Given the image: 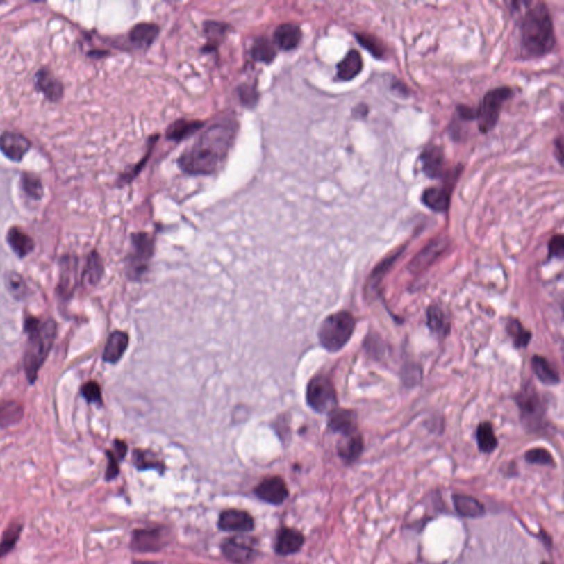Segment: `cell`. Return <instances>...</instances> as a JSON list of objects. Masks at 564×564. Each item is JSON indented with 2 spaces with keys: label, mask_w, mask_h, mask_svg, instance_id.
Here are the masks:
<instances>
[{
  "label": "cell",
  "mask_w": 564,
  "mask_h": 564,
  "mask_svg": "<svg viewBox=\"0 0 564 564\" xmlns=\"http://www.w3.org/2000/svg\"><path fill=\"white\" fill-rule=\"evenodd\" d=\"M128 344H129V338L125 332L116 331V332L112 333L105 346L103 360L110 364L117 363L125 354Z\"/></svg>",
  "instance_id": "21"
},
{
  "label": "cell",
  "mask_w": 564,
  "mask_h": 564,
  "mask_svg": "<svg viewBox=\"0 0 564 564\" xmlns=\"http://www.w3.org/2000/svg\"><path fill=\"white\" fill-rule=\"evenodd\" d=\"M255 492L263 501L278 505L285 501L289 490L283 479L274 476L264 479L257 486Z\"/></svg>",
  "instance_id": "13"
},
{
  "label": "cell",
  "mask_w": 564,
  "mask_h": 564,
  "mask_svg": "<svg viewBox=\"0 0 564 564\" xmlns=\"http://www.w3.org/2000/svg\"><path fill=\"white\" fill-rule=\"evenodd\" d=\"M364 106H365V105H358V107H356V110H358V112H360V113H358V114H356V115H360V116H366V115H367V112H363V110H362L363 107H364ZM356 115H355V116H356Z\"/></svg>",
  "instance_id": "48"
},
{
  "label": "cell",
  "mask_w": 564,
  "mask_h": 564,
  "mask_svg": "<svg viewBox=\"0 0 564 564\" xmlns=\"http://www.w3.org/2000/svg\"><path fill=\"white\" fill-rule=\"evenodd\" d=\"M426 317H428V326L433 332L437 334L440 338H445L450 332V322L447 320L443 310L440 308L437 304H432L429 306L428 311H426Z\"/></svg>",
  "instance_id": "29"
},
{
  "label": "cell",
  "mask_w": 564,
  "mask_h": 564,
  "mask_svg": "<svg viewBox=\"0 0 564 564\" xmlns=\"http://www.w3.org/2000/svg\"><path fill=\"white\" fill-rule=\"evenodd\" d=\"M24 329L28 334L27 349L24 358V370L28 381L33 383L53 345L56 324L52 319L42 322L39 319L30 317L24 322Z\"/></svg>",
  "instance_id": "3"
},
{
  "label": "cell",
  "mask_w": 564,
  "mask_h": 564,
  "mask_svg": "<svg viewBox=\"0 0 564 564\" xmlns=\"http://www.w3.org/2000/svg\"><path fill=\"white\" fill-rule=\"evenodd\" d=\"M516 402L520 410V419L522 423L530 430H537L546 415V407L535 387L531 383H528L527 386L519 392Z\"/></svg>",
  "instance_id": "7"
},
{
  "label": "cell",
  "mask_w": 564,
  "mask_h": 564,
  "mask_svg": "<svg viewBox=\"0 0 564 564\" xmlns=\"http://www.w3.org/2000/svg\"><path fill=\"white\" fill-rule=\"evenodd\" d=\"M74 261L72 259L67 260V265H64L63 270H62L61 277V292L63 296L69 297L72 295L73 289H74L75 283V269L76 267L73 266Z\"/></svg>",
  "instance_id": "39"
},
{
  "label": "cell",
  "mask_w": 564,
  "mask_h": 564,
  "mask_svg": "<svg viewBox=\"0 0 564 564\" xmlns=\"http://www.w3.org/2000/svg\"><path fill=\"white\" fill-rule=\"evenodd\" d=\"M160 29L157 24L150 22H141L131 28L128 33V39L131 44L139 49H146L155 42Z\"/></svg>",
  "instance_id": "19"
},
{
  "label": "cell",
  "mask_w": 564,
  "mask_h": 564,
  "mask_svg": "<svg viewBox=\"0 0 564 564\" xmlns=\"http://www.w3.org/2000/svg\"><path fill=\"white\" fill-rule=\"evenodd\" d=\"M37 86L50 101H59L63 95V85L48 69H42L35 75Z\"/></svg>",
  "instance_id": "22"
},
{
  "label": "cell",
  "mask_w": 564,
  "mask_h": 564,
  "mask_svg": "<svg viewBox=\"0 0 564 564\" xmlns=\"http://www.w3.org/2000/svg\"><path fill=\"white\" fill-rule=\"evenodd\" d=\"M82 396L85 398L86 401L93 402V404H101V388L99 383L95 381H88L82 387Z\"/></svg>",
  "instance_id": "43"
},
{
  "label": "cell",
  "mask_w": 564,
  "mask_h": 564,
  "mask_svg": "<svg viewBox=\"0 0 564 564\" xmlns=\"http://www.w3.org/2000/svg\"><path fill=\"white\" fill-rule=\"evenodd\" d=\"M364 62L360 52L357 50H349L336 67L338 69L336 78L344 82L354 80L357 75L362 72Z\"/></svg>",
  "instance_id": "20"
},
{
  "label": "cell",
  "mask_w": 564,
  "mask_h": 564,
  "mask_svg": "<svg viewBox=\"0 0 564 564\" xmlns=\"http://www.w3.org/2000/svg\"><path fill=\"white\" fill-rule=\"evenodd\" d=\"M329 428L343 436L355 433L357 430V415L353 410L334 409L330 413Z\"/></svg>",
  "instance_id": "16"
},
{
  "label": "cell",
  "mask_w": 564,
  "mask_h": 564,
  "mask_svg": "<svg viewBox=\"0 0 564 564\" xmlns=\"http://www.w3.org/2000/svg\"><path fill=\"white\" fill-rule=\"evenodd\" d=\"M107 456H108V467H107L106 479H113L117 476L118 472H119L118 461L120 458L114 452H107Z\"/></svg>",
  "instance_id": "45"
},
{
  "label": "cell",
  "mask_w": 564,
  "mask_h": 564,
  "mask_svg": "<svg viewBox=\"0 0 564 564\" xmlns=\"http://www.w3.org/2000/svg\"><path fill=\"white\" fill-rule=\"evenodd\" d=\"M453 182L439 185V187H430L424 190L421 197V201L426 208L438 212L445 213L450 208L451 194H452Z\"/></svg>",
  "instance_id": "12"
},
{
  "label": "cell",
  "mask_w": 564,
  "mask_h": 564,
  "mask_svg": "<svg viewBox=\"0 0 564 564\" xmlns=\"http://www.w3.org/2000/svg\"><path fill=\"white\" fill-rule=\"evenodd\" d=\"M356 39L360 46L366 49L372 56H375L376 59H383L386 56V48L375 35L362 32L356 33Z\"/></svg>",
  "instance_id": "35"
},
{
  "label": "cell",
  "mask_w": 564,
  "mask_h": 564,
  "mask_svg": "<svg viewBox=\"0 0 564 564\" xmlns=\"http://www.w3.org/2000/svg\"><path fill=\"white\" fill-rule=\"evenodd\" d=\"M306 401L319 413H330L336 409L338 396L332 381L322 375L312 378L306 388Z\"/></svg>",
  "instance_id": "6"
},
{
  "label": "cell",
  "mask_w": 564,
  "mask_h": 564,
  "mask_svg": "<svg viewBox=\"0 0 564 564\" xmlns=\"http://www.w3.org/2000/svg\"><path fill=\"white\" fill-rule=\"evenodd\" d=\"M513 95L511 88H497L487 92L479 103V110H476V117L479 129L481 133H487L495 127L499 119L501 108L506 101Z\"/></svg>",
  "instance_id": "5"
},
{
  "label": "cell",
  "mask_w": 564,
  "mask_h": 564,
  "mask_svg": "<svg viewBox=\"0 0 564 564\" xmlns=\"http://www.w3.org/2000/svg\"><path fill=\"white\" fill-rule=\"evenodd\" d=\"M302 40V31L298 24H282L274 30V46L282 51L295 50Z\"/></svg>",
  "instance_id": "17"
},
{
  "label": "cell",
  "mask_w": 564,
  "mask_h": 564,
  "mask_svg": "<svg viewBox=\"0 0 564 564\" xmlns=\"http://www.w3.org/2000/svg\"><path fill=\"white\" fill-rule=\"evenodd\" d=\"M204 126L203 122L200 120L179 119L169 126L165 131V137L169 140L179 141L189 138L193 133L200 131Z\"/></svg>",
  "instance_id": "25"
},
{
  "label": "cell",
  "mask_w": 564,
  "mask_h": 564,
  "mask_svg": "<svg viewBox=\"0 0 564 564\" xmlns=\"http://www.w3.org/2000/svg\"><path fill=\"white\" fill-rule=\"evenodd\" d=\"M255 522L253 517L246 511L238 509H229L224 511L219 517V527L225 531L235 533H247L253 530Z\"/></svg>",
  "instance_id": "14"
},
{
  "label": "cell",
  "mask_w": 564,
  "mask_h": 564,
  "mask_svg": "<svg viewBox=\"0 0 564 564\" xmlns=\"http://www.w3.org/2000/svg\"><path fill=\"white\" fill-rule=\"evenodd\" d=\"M22 524H11L10 527L6 530V533H3V540L0 542V558H3L14 549L17 541H18L19 536L22 533Z\"/></svg>",
  "instance_id": "38"
},
{
  "label": "cell",
  "mask_w": 564,
  "mask_h": 564,
  "mask_svg": "<svg viewBox=\"0 0 564 564\" xmlns=\"http://www.w3.org/2000/svg\"><path fill=\"white\" fill-rule=\"evenodd\" d=\"M6 283L8 288L9 292L17 299V300H22L27 295V285L24 283V279L22 276L15 272H10L7 274L6 278Z\"/></svg>",
  "instance_id": "40"
},
{
  "label": "cell",
  "mask_w": 564,
  "mask_h": 564,
  "mask_svg": "<svg viewBox=\"0 0 564 564\" xmlns=\"http://www.w3.org/2000/svg\"><path fill=\"white\" fill-rule=\"evenodd\" d=\"M533 370L541 383L545 385H558L560 383V374L554 365L540 355H535L531 360Z\"/></svg>",
  "instance_id": "27"
},
{
  "label": "cell",
  "mask_w": 564,
  "mask_h": 564,
  "mask_svg": "<svg viewBox=\"0 0 564 564\" xmlns=\"http://www.w3.org/2000/svg\"><path fill=\"white\" fill-rule=\"evenodd\" d=\"M456 113H458V118L464 120V122H471V120H474L476 117L475 110L471 107L466 106V105H458L456 107Z\"/></svg>",
  "instance_id": "46"
},
{
  "label": "cell",
  "mask_w": 564,
  "mask_h": 564,
  "mask_svg": "<svg viewBox=\"0 0 564 564\" xmlns=\"http://www.w3.org/2000/svg\"><path fill=\"white\" fill-rule=\"evenodd\" d=\"M447 245H449V242L443 237H438L436 240L429 242L428 245L423 248L422 251L410 263V270L413 272H421L422 269L431 265L447 249Z\"/></svg>",
  "instance_id": "15"
},
{
  "label": "cell",
  "mask_w": 564,
  "mask_h": 564,
  "mask_svg": "<svg viewBox=\"0 0 564 564\" xmlns=\"http://www.w3.org/2000/svg\"><path fill=\"white\" fill-rule=\"evenodd\" d=\"M541 564H551V563H550V562L545 561V562H542V563H541Z\"/></svg>",
  "instance_id": "49"
},
{
  "label": "cell",
  "mask_w": 564,
  "mask_h": 564,
  "mask_svg": "<svg viewBox=\"0 0 564 564\" xmlns=\"http://www.w3.org/2000/svg\"><path fill=\"white\" fill-rule=\"evenodd\" d=\"M133 251L127 258L128 276L139 279L148 268V261L154 254V238L147 233H137L131 236Z\"/></svg>",
  "instance_id": "8"
},
{
  "label": "cell",
  "mask_w": 564,
  "mask_h": 564,
  "mask_svg": "<svg viewBox=\"0 0 564 564\" xmlns=\"http://www.w3.org/2000/svg\"><path fill=\"white\" fill-rule=\"evenodd\" d=\"M477 445L479 450L483 453L494 452L498 445V440L495 432L490 422H482L479 424L476 431Z\"/></svg>",
  "instance_id": "33"
},
{
  "label": "cell",
  "mask_w": 564,
  "mask_h": 564,
  "mask_svg": "<svg viewBox=\"0 0 564 564\" xmlns=\"http://www.w3.org/2000/svg\"><path fill=\"white\" fill-rule=\"evenodd\" d=\"M7 240H8L9 245L13 248V251L22 258L24 256L29 255L35 248V242L32 240L31 237L22 232V229L18 227H13L9 231Z\"/></svg>",
  "instance_id": "30"
},
{
  "label": "cell",
  "mask_w": 564,
  "mask_h": 564,
  "mask_svg": "<svg viewBox=\"0 0 564 564\" xmlns=\"http://www.w3.org/2000/svg\"><path fill=\"white\" fill-rule=\"evenodd\" d=\"M31 148V141L17 133H3L0 136V150L13 161H22Z\"/></svg>",
  "instance_id": "11"
},
{
  "label": "cell",
  "mask_w": 564,
  "mask_h": 564,
  "mask_svg": "<svg viewBox=\"0 0 564 564\" xmlns=\"http://www.w3.org/2000/svg\"><path fill=\"white\" fill-rule=\"evenodd\" d=\"M304 542V537L300 531L285 528L278 535L276 550L282 556H288V554H292L300 550Z\"/></svg>",
  "instance_id": "23"
},
{
  "label": "cell",
  "mask_w": 564,
  "mask_h": 564,
  "mask_svg": "<svg viewBox=\"0 0 564 564\" xmlns=\"http://www.w3.org/2000/svg\"><path fill=\"white\" fill-rule=\"evenodd\" d=\"M237 131L238 123L235 120L212 124L182 152L178 159L179 167L192 176L213 174L232 149Z\"/></svg>",
  "instance_id": "1"
},
{
  "label": "cell",
  "mask_w": 564,
  "mask_h": 564,
  "mask_svg": "<svg viewBox=\"0 0 564 564\" xmlns=\"http://www.w3.org/2000/svg\"><path fill=\"white\" fill-rule=\"evenodd\" d=\"M556 154H558V156H556V158H558V160H559V163H562V140H561V137H560V138L558 139V140L556 141Z\"/></svg>",
  "instance_id": "47"
},
{
  "label": "cell",
  "mask_w": 564,
  "mask_h": 564,
  "mask_svg": "<svg viewBox=\"0 0 564 564\" xmlns=\"http://www.w3.org/2000/svg\"><path fill=\"white\" fill-rule=\"evenodd\" d=\"M520 40L524 53L529 58H540L554 50V22L545 3H536L524 14L520 24Z\"/></svg>",
  "instance_id": "2"
},
{
  "label": "cell",
  "mask_w": 564,
  "mask_h": 564,
  "mask_svg": "<svg viewBox=\"0 0 564 564\" xmlns=\"http://www.w3.org/2000/svg\"><path fill=\"white\" fill-rule=\"evenodd\" d=\"M251 58L257 62L272 63L277 56L274 43L267 37H259L254 41L251 50Z\"/></svg>",
  "instance_id": "32"
},
{
  "label": "cell",
  "mask_w": 564,
  "mask_h": 564,
  "mask_svg": "<svg viewBox=\"0 0 564 564\" xmlns=\"http://www.w3.org/2000/svg\"><path fill=\"white\" fill-rule=\"evenodd\" d=\"M363 450L364 441L362 434L358 431L349 436H343L338 443V456L347 464L354 463L355 461L358 460Z\"/></svg>",
  "instance_id": "18"
},
{
  "label": "cell",
  "mask_w": 564,
  "mask_h": 564,
  "mask_svg": "<svg viewBox=\"0 0 564 564\" xmlns=\"http://www.w3.org/2000/svg\"><path fill=\"white\" fill-rule=\"evenodd\" d=\"M131 546L138 551L158 550L163 546V536L159 530H138L133 533Z\"/></svg>",
  "instance_id": "26"
},
{
  "label": "cell",
  "mask_w": 564,
  "mask_h": 564,
  "mask_svg": "<svg viewBox=\"0 0 564 564\" xmlns=\"http://www.w3.org/2000/svg\"><path fill=\"white\" fill-rule=\"evenodd\" d=\"M22 187L26 194L31 199L39 200L43 195V187L40 179L33 173L24 172L22 176Z\"/></svg>",
  "instance_id": "37"
},
{
  "label": "cell",
  "mask_w": 564,
  "mask_h": 564,
  "mask_svg": "<svg viewBox=\"0 0 564 564\" xmlns=\"http://www.w3.org/2000/svg\"><path fill=\"white\" fill-rule=\"evenodd\" d=\"M238 96H240L242 104L245 107H255L258 103L259 94L251 84H242L238 88Z\"/></svg>",
  "instance_id": "42"
},
{
  "label": "cell",
  "mask_w": 564,
  "mask_h": 564,
  "mask_svg": "<svg viewBox=\"0 0 564 564\" xmlns=\"http://www.w3.org/2000/svg\"><path fill=\"white\" fill-rule=\"evenodd\" d=\"M24 417V407L17 401H0V428L14 426Z\"/></svg>",
  "instance_id": "31"
},
{
  "label": "cell",
  "mask_w": 564,
  "mask_h": 564,
  "mask_svg": "<svg viewBox=\"0 0 564 564\" xmlns=\"http://www.w3.org/2000/svg\"><path fill=\"white\" fill-rule=\"evenodd\" d=\"M453 505L456 513L466 518H477L485 514L484 505L473 496L455 494L453 496Z\"/></svg>",
  "instance_id": "24"
},
{
  "label": "cell",
  "mask_w": 564,
  "mask_h": 564,
  "mask_svg": "<svg viewBox=\"0 0 564 564\" xmlns=\"http://www.w3.org/2000/svg\"><path fill=\"white\" fill-rule=\"evenodd\" d=\"M103 272H104V266H103L101 257L96 251H92L88 256V264H86L85 272H84V278L90 285H94L99 283L101 276H103Z\"/></svg>",
  "instance_id": "36"
},
{
  "label": "cell",
  "mask_w": 564,
  "mask_h": 564,
  "mask_svg": "<svg viewBox=\"0 0 564 564\" xmlns=\"http://www.w3.org/2000/svg\"><path fill=\"white\" fill-rule=\"evenodd\" d=\"M356 326V320L347 311L331 314L320 325L319 341L326 351H338L349 343Z\"/></svg>",
  "instance_id": "4"
},
{
  "label": "cell",
  "mask_w": 564,
  "mask_h": 564,
  "mask_svg": "<svg viewBox=\"0 0 564 564\" xmlns=\"http://www.w3.org/2000/svg\"><path fill=\"white\" fill-rule=\"evenodd\" d=\"M524 458L530 464H538V465L554 466V460L549 451L542 447H537L533 450L528 451L524 454Z\"/></svg>",
  "instance_id": "41"
},
{
  "label": "cell",
  "mask_w": 564,
  "mask_h": 564,
  "mask_svg": "<svg viewBox=\"0 0 564 564\" xmlns=\"http://www.w3.org/2000/svg\"><path fill=\"white\" fill-rule=\"evenodd\" d=\"M229 30V26L224 24V22H213V20L205 22L204 32L206 39H208L205 51L210 52V51H215L216 49L219 48L225 37H226Z\"/></svg>",
  "instance_id": "28"
},
{
  "label": "cell",
  "mask_w": 564,
  "mask_h": 564,
  "mask_svg": "<svg viewBox=\"0 0 564 564\" xmlns=\"http://www.w3.org/2000/svg\"><path fill=\"white\" fill-rule=\"evenodd\" d=\"M506 330L508 333L509 336L513 338L514 345L518 349H524L527 347L531 340V333L524 328V325L519 322L518 320L511 319L507 325H506Z\"/></svg>",
  "instance_id": "34"
},
{
  "label": "cell",
  "mask_w": 564,
  "mask_h": 564,
  "mask_svg": "<svg viewBox=\"0 0 564 564\" xmlns=\"http://www.w3.org/2000/svg\"><path fill=\"white\" fill-rule=\"evenodd\" d=\"M224 556L235 564H251L257 556V549L249 538L233 537L222 545Z\"/></svg>",
  "instance_id": "10"
},
{
  "label": "cell",
  "mask_w": 564,
  "mask_h": 564,
  "mask_svg": "<svg viewBox=\"0 0 564 564\" xmlns=\"http://www.w3.org/2000/svg\"><path fill=\"white\" fill-rule=\"evenodd\" d=\"M564 238L562 235H556L549 242V258H563Z\"/></svg>",
  "instance_id": "44"
},
{
  "label": "cell",
  "mask_w": 564,
  "mask_h": 564,
  "mask_svg": "<svg viewBox=\"0 0 564 564\" xmlns=\"http://www.w3.org/2000/svg\"><path fill=\"white\" fill-rule=\"evenodd\" d=\"M422 171L428 178L434 180L445 179L447 181H452L458 176H451V170L447 167V159L442 148L437 146L429 147L420 156Z\"/></svg>",
  "instance_id": "9"
}]
</instances>
